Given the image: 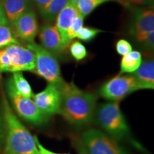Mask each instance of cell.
Masks as SVG:
<instances>
[{
  "instance_id": "f1b7e54d",
  "label": "cell",
  "mask_w": 154,
  "mask_h": 154,
  "mask_svg": "<svg viewBox=\"0 0 154 154\" xmlns=\"http://www.w3.org/2000/svg\"><path fill=\"white\" fill-rule=\"evenodd\" d=\"M32 4H34L36 6V7L38 9V10H42L44 7L49 4L51 0H31Z\"/></svg>"
},
{
  "instance_id": "f546056e",
  "label": "cell",
  "mask_w": 154,
  "mask_h": 154,
  "mask_svg": "<svg viewBox=\"0 0 154 154\" xmlns=\"http://www.w3.org/2000/svg\"><path fill=\"white\" fill-rule=\"evenodd\" d=\"M77 149H78V153L79 154H88L87 151H86L85 147L83 145L82 142H78V146H77Z\"/></svg>"
},
{
  "instance_id": "d4e9b609",
  "label": "cell",
  "mask_w": 154,
  "mask_h": 154,
  "mask_svg": "<svg viewBox=\"0 0 154 154\" xmlns=\"http://www.w3.org/2000/svg\"><path fill=\"white\" fill-rule=\"evenodd\" d=\"M119 2L128 7L134 5H143L151 7L153 5L154 0H120Z\"/></svg>"
},
{
  "instance_id": "8fae6325",
  "label": "cell",
  "mask_w": 154,
  "mask_h": 154,
  "mask_svg": "<svg viewBox=\"0 0 154 154\" xmlns=\"http://www.w3.org/2000/svg\"><path fill=\"white\" fill-rule=\"evenodd\" d=\"M14 33L26 43L34 42L38 32V26L36 14L33 10H29L21 15L13 23Z\"/></svg>"
},
{
  "instance_id": "cb8c5ba5",
  "label": "cell",
  "mask_w": 154,
  "mask_h": 154,
  "mask_svg": "<svg viewBox=\"0 0 154 154\" xmlns=\"http://www.w3.org/2000/svg\"><path fill=\"white\" fill-rule=\"evenodd\" d=\"M116 50L119 55L124 56L132 51V46L125 39H120L116 44Z\"/></svg>"
},
{
  "instance_id": "ba28073f",
  "label": "cell",
  "mask_w": 154,
  "mask_h": 154,
  "mask_svg": "<svg viewBox=\"0 0 154 154\" xmlns=\"http://www.w3.org/2000/svg\"><path fill=\"white\" fill-rule=\"evenodd\" d=\"M138 90V84L132 75H119L106 82L100 88L99 94L106 99L118 101Z\"/></svg>"
},
{
  "instance_id": "6da1fadb",
  "label": "cell",
  "mask_w": 154,
  "mask_h": 154,
  "mask_svg": "<svg viewBox=\"0 0 154 154\" xmlns=\"http://www.w3.org/2000/svg\"><path fill=\"white\" fill-rule=\"evenodd\" d=\"M60 89L61 102L59 114L74 126H82L89 124L95 110V96L80 89L73 82H63Z\"/></svg>"
},
{
  "instance_id": "ac0fdd59",
  "label": "cell",
  "mask_w": 154,
  "mask_h": 154,
  "mask_svg": "<svg viewBox=\"0 0 154 154\" xmlns=\"http://www.w3.org/2000/svg\"><path fill=\"white\" fill-rule=\"evenodd\" d=\"M11 78L12 80L13 86L17 93L29 99H32L33 97L34 94L32 91V88L31 87L29 83L23 76L22 72L13 73Z\"/></svg>"
},
{
  "instance_id": "7c38bea8",
  "label": "cell",
  "mask_w": 154,
  "mask_h": 154,
  "mask_svg": "<svg viewBox=\"0 0 154 154\" xmlns=\"http://www.w3.org/2000/svg\"><path fill=\"white\" fill-rule=\"evenodd\" d=\"M39 40L42 47L53 54H59L65 51L56 25L47 24L42 26L39 32Z\"/></svg>"
},
{
  "instance_id": "4dcf8cb0",
  "label": "cell",
  "mask_w": 154,
  "mask_h": 154,
  "mask_svg": "<svg viewBox=\"0 0 154 154\" xmlns=\"http://www.w3.org/2000/svg\"><path fill=\"white\" fill-rule=\"evenodd\" d=\"M2 121H1V117H0V140L2 138L3 136V130H2Z\"/></svg>"
},
{
  "instance_id": "9a60e30c",
  "label": "cell",
  "mask_w": 154,
  "mask_h": 154,
  "mask_svg": "<svg viewBox=\"0 0 154 154\" xmlns=\"http://www.w3.org/2000/svg\"><path fill=\"white\" fill-rule=\"evenodd\" d=\"M2 6L9 23L12 25L24 12L32 9L31 0H3Z\"/></svg>"
},
{
  "instance_id": "d6986e66",
  "label": "cell",
  "mask_w": 154,
  "mask_h": 154,
  "mask_svg": "<svg viewBox=\"0 0 154 154\" xmlns=\"http://www.w3.org/2000/svg\"><path fill=\"white\" fill-rule=\"evenodd\" d=\"M12 44L21 45L14 32L9 25H0V49Z\"/></svg>"
},
{
  "instance_id": "7a4b0ae2",
  "label": "cell",
  "mask_w": 154,
  "mask_h": 154,
  "mask_svg": "<svg viewBox=\"0 0 154 154\" xmlns=\"http://www.w3.org/2000/svg\"><path fill=\"white\" fill-rule=\"evenodd\" d=\"M3 117L7 131L4 154H38L35 137L19 121L5 99Z\"/></svg>"
},
{
  "instance_id": "83f0119b",
  "label": "cell",
  "mask_w": 154,
  "mask_h": 154,
  "mask_svg": "<svg viewBox=\"0 0 154 154\" xmlns=\"http://www.w3.org/2000/svg\"><path fill=\"white\" fill-rule=\"evenodd\" d=\"M9 22L7 20L5 10H4L2 4L0 1V25H8Z\"/></svg>"
},
{
  "instance_id": "3957f363",
  "label": "cell",
  "mask_w": 154,
  "mask_h": 154,
  "mask_svg": "<svg viewBox=\"0 0 154 154\" xmlns=\"http://www.w3.org/2000/svg\"><path fill=\"white\" fill-rule=\"evenodd\" d=\"M26 48L34 53L35 57L34 72L50 84L60 86L64 81L61 77L59 62L54 55L35 42L26 44Z\"/></svg>"
},
{
  "instance_id": "603a6c76",
  "label": "cell",
  "mask_w": 154,
  "mask_h": 154,
  "mask_svg": "<svg viewBox=\"0 0 154 154\" xmlns=\"http://www.w3.org/2000/svg\"><path fill=\"white\" fill-rule=\"evenodd\" d=\"M103 31L93 27H88V26H83L79 30L76 38L84 42H89L94 39L96 36Z\"/></svg>"
},
{
  "instance_id": "52a82bcc",
  "label": "cell",
  "mask_w": 154,
  "mask_h": 154,
  "mask_svg": "<svg viewBox=\"0 0 154 154\" xmlns=\"http://www.w3.org/2000/svg\"><path fill=\"white\" fill-rule=\"evenodd\" d=\"M3 49L7 63V72L34 71L35 57L34 53L28 48L19 44H12Z\"/></svg>"
},
{
  "instance_id": "277c9868",
  "label": "cell",
  "mask_w": 154,
  "mask_h": 154,
  "mask_svg": "<svg viewBox=\"0 0 154 154\" xmlns=\"http://www.w3.org/2000/svg\"><path fill=\"white\" fill-rule=\"evenodd\" d=\"M100 126L111 137L121 139L128 134L129 129L117 101L101 104L97 111Z\"/></svg>"
},
{
  "instance_id": "2e32d148",
  "label": "cell",
  "mask_w": 154,
  "mask_h": 154,
  "mask_svg": "<svg viewBox=\"0 0 154 154\" xmlns=\"http://www.w3.org/2000/svg\"><path fill=\"white\" fill-rule=\"evenodd\" d=\"M142 62L141 54L138 51H130L123 56L121 61V74H132L138 69Z\"/></svg>"
},
{
  "instance_id": "e0dca14e",
  "label": "cell",
  "mask_w": 154,
  "mask_h": 154,
  "mask_svg": "<svg viewBox=\"0 0 154 154\" xmlns=\"http://www.w3.org/2000/svg\"><path fill=\"white\" fill-rule=\"evenodd\" d=\"M68 3L69 0H51L44 9L39 11L42 17L47 22H55L58 15Z\"/></svg>"
},
{
  "instance_id": "4316f807",
  "label": "cell",
  "mask_w": 154,
  "mask_h": 154,
  "mask_svg": "<svg viewBox=\"0 0 154 154\" xmlns=\"http://www.w3.org/2000/svg\"><path fill=\"white\" fill-rule=\"evenodd\" d=\"M34 137H35L36 146H37L38 154H66V153H55V152L49 151V150L46 149L44 146H42V144L39 143V141H38V139L37 138V137H36V136H34Z\"/></svg>"
},
{
  "instance_id": "1f68e13d",
  "label": "cell",
  "mask_w": 154,
  "mask_h": 154,
  "mask_svg": "<svg viewBox=\"0 0 154 154\" xmlns=\"http://www.w3.org/2000/svg\"><path fill=\"white\" fill-rule=\"evenodd\" d=\"M77 2H78V0H69V2L72 4V5H74L76 6V3Z\"/></svg>"
},
{
  "instance_id": "30bf717a",
  "label": "cell",
  "mask_w": 154,
  "mask_h": 154,
  "mask_svg": "<svg viewBox=\"0 0 154 154\" xmlns=\"http://www.w3.org/2000/svg\"><path fill=\"white\" fill-rule=\"evenodd\" d=\"M131 34L141 42L151 32H154V11L153 9H138L133 18Z\"/></svg>"
},
{
  "instance_id": "ffe728a7",
  "label": "cell",
  "mask_w": 154,
  "mask_h": 154,
  "mask_svg": "<svg viewBox=\"0 0 154 154\" xmlns=\"http://www.w3.org/2000/svg\"><path fill=\"white\" fill-rule=\"evenodd\" d=\"M109 1H116L119 2L120 0H78L76 6L79 12L83 17H86L99 5Z\"/></svg>"
},
{
  "instance_id": "8992f818",
  "label": "cell",
  "mask_w": 154,
  "mask_h": 154,
  "mask_svg": "<svg viewBox=\"0 0 154 154\" xmlns=\"http://www.w3.org/2000/svg\"><path fill=\"white\" fill-rule=\"evenodd\" d=\"M82 143L88 154H126L113 138L94 128L83 134Z\"/></svg>"
},
{
  "instance_id": "5b68a950",
  "label": "cell",
  "mask_w": 154,
  "mask_h": 154,
  "mask_svg": "<svg viewBox=\"0 0 154 154\" xmlns=\"http://www.w3.org/2000/svg\"><path fill=\"white\" fill-rule=\"evenodd\" d=\"M7 89L14 110L21 118L36 126L45 124L48 121L49 116L44 115L36 107L33 100L17 93L13 86L11 78L7 81Z\"/></svg>"
},
{
  "instance_id": "7402d4cb",
  "label": "cell",
  "mask_w": 154,
  "mask_h": 154,
  "mask_svg": "<svg viewBox=\"0 0 154 154\" xmlns=\"http://www.w3.org/2000/svg\"><path fill=\"white\" fill-rule=\"evenodd\" d=\"M84 17L80 13L74 19L72 26H71L70 29H69L68 32V34H67V41H68L69 46L72 40L76 38V36L79 32V30L82 29V27L84 26Z\"/></svg>"
},
{
  "instance_id": "5bb4252c",
  "label": "cell",
  "mask_w": 154,
  "mask_h": 154,
  "mask_svg": "<svg viewBox=\"0 0 154 154\" xmlns=\"http://www.w3.org/2000/svg\"><path fill=\"white\" fill-rule=\"evenodd\" d=\"M138 84V89L154 88V62L153 60H145L140 63L136 71L132 73Z\"/></svg>"
},
{
  "instance_id": "44dd1931",
  "label": "cell",
  "mask_w": 154,
  "mask_h": 154,
  "mask_svg": "<svg viewBox=\"0 0 154 154\" xmlns=\"http://www.w3.org/2000/svg\"><path fill=\"white\" fill-rule=\"evenodd\" d=\"M69 51L71 55L76 61L85 59L87 56V50L85 46L79 41H75L69 44Z\"/></svg>"
},
{
  "instance_id": "4fadbf2b",
  "label": "cell",
  "mask_w": 154,
  "mask_h": 154,
  "mask_svg": "<svg viewBox=\"0 0 154 154\" xmlns=\"http://www.w3.org/2000/svg\"><path fill=\"white\" fill-rule=\"evenodd\" d=\"M79 14V12L76 8V6L69 2L68 5L59 13L56 19V26L61 35L62 45L64 50H66L69 47L67 34L74 19Z\"/></svg>"
},
{
  "instance_id": "9c48e42d",
  "label": "cell",
  "mask_w": 154,
  "mask_h": 154,
  "mask_svg": "<svg viewBox=\"0 0 154 154\" xmlns=\"http://www.w3.org/2000/svg\"><path fill=\"white\" fill-rule=\"evenodd\" d=\"M32 98L36 107L44 115L49 116L60 113L61 94L59 86L49 83L43 91Z\"/></svg>"
},
{
  "instance_id": "484cf974",
  "label": "cell",
  "mask_w": 154,
  "mask_h": 154,
  "mask_svg": "<svg viewBox=\"0 0 154 154\" xmlns=\"http://www.w3.org/2000/svg\"><path fill=\"white\" fill-rule=\"evenodd\" d=\"M140 43L142 44L146 49L149 50H153L154 47V32H151L149 35L144 38Z\"/></svg>"
}]
</instances>
